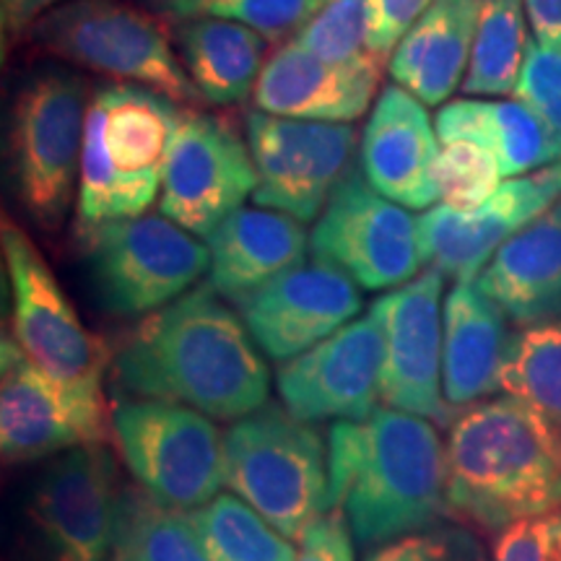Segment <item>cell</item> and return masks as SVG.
Segmentation results:
<instances>
[{
  "mask_svg": "<svg viewBox=\"0 0 561 561\" xmlns=\"http://www.w3.org/2000/svg\"><path fill=\"white\" fill-rule=\"evenodd\" d=\"M164 3H170V9H174V5H180V3H191V0H164Z\"/></svg>",
  "mask_w": 561,
  "mask_h": 561,
  "instance_id": "cell-42",
  "label": "cell"
},
{
  "mask_svg": "<svg viewBox=\"0 0 561 561\" xmlns=\"http://www.w3.org/2000/svg\"><path fill=\"white\" fill-rule=\"evenodd\" d=\"M356 130L351 123H318L250 112L248 146L257 170L252 201L261 208L312 221L346 172Z\"/></svg>",
  "mask_w": 561,
  "mask_h": 561,
  "instance_id": "cell-13",
  "label": "cell"
},
{
  "mask_svg": "<svg viewBox=\"0 0 561 561\" xmlns=\"http://www.w3.org/2000/svg\"><path fill=\"white\" fill-rule=\"evenodd\" d=\"M210 250L208 286L240 301L294 265L305 263L307 234L301 221L273 208H240L206 237Z\"/></svg>",
  "mask_w": 561,
  "mask_h": 561,
  "instance_id": "cell-24",
  "label": "cell"
},
{
  "mask_svg": "<svg viewBox=\"0 0 561 561\" xmlns=\"http://www.w3.org/2000/svg\"><path fill=\"white\" fill-rule=\"evenodd\" d=\"M481 0H434L390 58V79L426 107L462 87L471 62Z\"/></svg>",
  "mask_w": 561,
  "mask_h": 561,
  "instance_id": "cell-25",
  "label": "cell"
},
{
  "mask_svg": "<svg viewBox=\"0 0 561 561\" xmlns=\"http://www.w3.org/2000/svg\"><path fill=\"white\" fill-rule=\"evenodd\" d=\"M434 0H369V53L390 60L396 47Z\"/></svg>",
  "mask_w": 561,
  "mask_h": 561,
  "instance_id": "cell-38",
  "label": "cell"
},
{
  "mask_svg": "<svg viewBox=\"0 0 561 561\" xmlns=\"http://www.w3.org/2000/svg\"><path fill=\"white\" fill-rule=\"evenodd\" d=\"M242 320L268 359L289 362L356 320L359 284L333 263H299L240 301Z\"/></svg>",
  "mask_w": 561,
  "mask_h": 561,
  "instance_id": "cell-18",
  "label": "cell"
},
{
  "mask_svg": "<svg viewBox=\"0 0 561 561\" xmlns=\"http://www.w3.org/2000/svg\"><path fill=\"white\" fill-rule=\"evenodd\" d=\"M210 561H294L297 549L237 494H216L193 510Z\"/></svg>",
  "mask_w": 561,
  "mask_h": 561,
  "instance_id": "cell-30",
  "label": "cell"
},
{
  "mask_svg": "<svg viewBox=\"0 0 561 561\" xmlns=\"http://www.w3.org/2000/svg\"><path fill=\"white\" fill-rule=\"evenodd\" d=\"M515 96L528 104L561 136V37L528 42Z\"/></svg>",
  "mask_w": 561,
  "mask_h": 561,
  "instance_id": "cell-36",
  "label": "cell"
},
{
  "mask_svg": "<svg viewBox=\"0 0 561 561\" xmlns=\"http://www.w3.org/2000/svg\"><path fill=\"white\" fill-rule=\"evenodd\" d=\"M110 561H210L193 512L167 507L144 489H125Z\"/></svg>",
  "mask_w": 561,
  "mask_h": 561,
  "instance_id": "cell-28",
  "label": "cell"
},
{
  "mask_svg": "<svg viewBox=\"0 0 561 561\" xmlns=\"http://www.w3.org/2000/svg\"><path fill=\"white\" fill-rule=\"evenodd\" d=\"M13 297V341L55 380L102 385L115 359L107 343L83 325L50 265L16 224L0 229Z\"/></svg>",
  "mask_w": 561,
  "mask_h": 561,
  "instance_id": "cell-11",
  "label": "cell"
},
{
  "mask_svg": "<svg viewBox=\"0 0 561 561\" xmlns=\"http://www.w3.org/2000/svg\"><path fill=\"white\" fill-rule=\"evenodd\" d=\"M533 39L553 42L561 37V0H525Z\"/></svg>",
  "mask_w": 561,
  "mask_h": 561,
  "instance_id": "cell-41",
  "label": "cell"
},
{
  "mask_svg": "<svg viewBox=\"0 0 561 561\" xmlns=\"http://www.w3.org/2000/svg\"><path fill=\"white\" fill-rule=\"evenodd\" d=\"M310 248L369 291L398 289L426 263L416 216L377 193L364 172L339 182L314 224Z\"/></svg>",
  "mask_w": 561,
  "mask_h": 561,
  "instance_id": "cell-10",
  "label": "cell"
},
{
  "mask_svg": "<svg viewBox=\"0 0 561 561\" xmlns=\"http://www.w3.org/2000/svg\"><path fill=\"white\" fill-rule=\"evenodd\" d=\"M445 273L430 268L385 294L371 312L385 331L382 401L390 409L445 424L450 409L442 392V312Z\"/></svg>",
  "mask_w": 561,
  "mask_h": 561,
  "instance_id": "cell-17",
  "label": "cell"
},
{
  "mask_svg": "<svg viewBox=\"0 0 561 561\" xmlns=\"http://www.w3.org/2000/svg\"><path fill=\"white\" fill-rule=\"evenodd\" d=\"M42 50L110 79L144 83L172 102H203L161 26L115 0H68L34 24Z\"/></svg>",
  "mask_w": 561,
  "mask_h": 561,
  "instance_id": "cell-7",
  "label": "cell"
},
{
  "mask_svg": "<svg viewBox=\"0 0 561 561\" xmlns=\"http://www.w3.org/2000/svg\"><path fill=\"white\" fill-rule=\"evenodd\" d=\"M557 201H561V161L523 178H510L473 210L434 206L419 216L426 263L455 280L476 278L510 237Z\"/></svg>",
  "mask_w": 561,
  "mask_h": 561,
  "instance_id": "cell-19",
  "label": "cell"
},
{
  "mask_svg": "<svg viewBox=\"0 0 561 561\" xmlns=\"http://www.w3.org/2000/svg\"><path fill=\"white\" fill-rule=\"evenodd\" d=\"M291 42L331 62L369 58V0H325Z\"/></svg>",
  "mask_w": 561,
  "mask_h": 561,
  "instance_id": "cell-34",
  "label": "cell"
},
{
  "mask_svg": "<svg viewBox=\"0 0 561 561\" xmlns=\"http://www.w3.org/2000/svg\"><path fill=\"white\" fill-rule=\"evenodd\" d=\"M257 170L250 146L219 117L182 112L161 172V216L208 237L255 195Z\"/></svg>",
  "mask_w": 561,
  "mask_h": 561,
  "instance_id": "cell-14",
  "label": "cell"
},
{
  "mask_svg": "<svg viewBox=\"0 0 561 561\" xmlns=\"http://www.w3.org/2000/svg\"><path fill=\"white\" fill-rule=\"evenodd\" d=\"M507 314L476 278L455 280L445 301L442 392L458 409L502 390V367L512 346Z\"/></svg>",
  "mask_w": 561,
  "mask_h": 561,
  "instance_id": "cell-22",
  "label": "cell"
},
{
  "mask_svg": "<svg viewBox=\"0 0 561 561\" xmlns=\"http://www.w3.org/2000/svg\"><path fill=\"white\" fill-rule=\"evenodd\" d=\"M81 244L96 299L123 318L164 310L210 271L208 244L167 216L83 224Z\"/></svg>",
  "mask_w": 561,
  "mask_h": 561,
  "instance_id": "cell-6",
  "label": "cell"
},
{
  "mask_svg": "<svg viewBox=\"0 0 561 561\" xmlns=\"http://www.w3.org/2000/svg\"><path fill=\"white\" fill-rule=\"evenodd\" d=\"M447 510L486 533L561 510V432L515 396L466 405L447 439Z\"/></svg>",
  "mask_w": 561,
  "mask_h": 561,
  "instance_id": "cell-3",
  "label": "cell"
},
{
  "mask_svg": "<svg viewBox=\"0 0 561 561\" xmlns=\"http://www.w3.org/2000/svg\"><path fill=\"white\" fill-rule=\"evenodd\" d=\"M367 561H489V557L468 530L458 525H434L377 546Z\"/></svg>",
  "mask_w": 561,
  "mask_h": 561,
  "instance_id": "cell-35",
  "label": "cell"
},
{
  "mask_svg": "<svg viewBox=\"0 0 561 561\" xmlns=\"http://www.w3.org/2000/svg\"><path fill=\"white\" fill-rule=\"evenodd\" d=\"M525 24V0H481L471 62L462 79L466 94H515L530 42Z\"/></svg>",
  "mask_w": 561,
  "mask_h": 561,
  "instance_id": "cell-29",
  "label": "cell"
},
{
  "mask_svg": "<svg viewBox=\"0 0 561 561\" xmlns=\"http://www.w3.org/2000/svg\"><path fill=\"white\" fill-rule=\"evenodd\" d=\"M107 442L102 385H68L39 369L9 335L0 343V447L9 462Z\"/></svg>",
  "mask_w": 561,
  "mask_h": 561,
  "instance_id": "cell-12",
  "label": "cell"
},
{
  "mask_svg": "<svg viewBox=\"0 0 561 561\" xmlns=\"http://www.w3.org/2000/svg\"><path fill=\"white\" fill-rule=\"evenodd\" d=\"M491 561H561V510L504 528Z\"/></svg>",
  "mask_w": 561,
  "mask_h": 561,
  "instance_id": "cell-37",
  "label": "cell"
},
{
  "mask_svg": "<svg viewBox=\"0 0 561 561\" xmlns=\"http://www.w3.org/2000/svg\"><path fill=\"white\" fill-rule=\"evenodd\" d=\"M62 3L68 0H0V26H3L5 47L16 42L21 34L32 32L47 11L58 9Z\"/></svg>",
  "mask_w": 561,
  "mask_h": 561,
  "instance_id": "cell-40",
  "label": "cell"
},
{
  "mask_svg": "<svg viewBox=\"0 0 561 561\" xmlns=\"http://www.w3.org/2000/svg\"><path fill=\"white\" fill-rule=\"evenodd\" d=\"M437 157L439 136L426 104L398 83L385 87L362 138V172L369 185L405 208H432L439 201Z\"/></svg>",
  "mask_w": 561,
  "mask_h": 561,
  "instance_id": "cell-21",
  "label": "cell"
},
{
  "mask_svg": "<svg viewBox=\"0 0 561 561\" xmlns=\"http://www.w3.org/2000/svg\"><path fill=\"white\" fill-rule=\"evenodd\" d=\"M502 390L533 405L561 432V320L523 328L512 339Z\"/></svg>",
  "mask_w": 561,
  "mask_h": 561,
  "instance_id": "cell-31",
  "label": "cell"
},
{
  "mask_svg": "<svg viewBox=\"0 0 561 561\" xmlns=\"http://www.w3.org/2000/svg\"><path fill=\"white\" fill-rule=\"evenodd\" d=\"M182 112L149 89H102L87 110L79 174L81 224L133 219L161 193Z\"/></svg>",
  "mask_w": 561,
  "mask_h": 561,
  "instance_id": "cell-4",
  "label": "cell"
},
{
  "mask_svg": "<svg viewBox=\"0 0 561 561\" xmlns=\"http://www.w3.org/2000/svg\"><path fill=\"white\" fill-rule=\"evenodd\" d=\"M121 496L107 447L60 453L39 476L30 502L39 561H110Z\"/></svg>",
  "mask_w": 561,
  "mask_h": 561,
  "instance_id": "cell-15",
  "label": "cell"
},
{
  "mask_svg": "<svg viewBox=\"0 0 561 561\" xmlns=\"http://www.w3.org/2000/svg\"><path fill=\"white\" fill-rule=\"evenodd\" d=\"M385 331L377 314L351 320L278 369L284 409L301 421H364L382 398Z\"/></svg>",
  "mask_w": 561,
  "mask_h": 561,
  "instance_id": "cell-16",
  "label": "cell"
},
{
  "mask_svg": "<svg viewBox=\"0 0 561 561\" xmlns=\"http://www.w3.org/2000/svg\"><path fill=\"white\" fill-rule=\"evenodd\" d=\"M112 371L130 396L191 405L210 419L255 413L271 388L261 346L210 286L153 312L117 348Z\"/></svg>",
  "mask_w": 561,
  "mask_h": 561,
  "instance_id": "cell-1",
  "label": "cell"
},
{
  "mask_svg": "<svg viewBox=\"0 0 561 561\" xmlns=\"http://www.w3.org/2000/svg\"><path fill=\"white\" fill-rule=\"evenodd\" d=\"M362 546L434 528L447 512V450L430 419L377 409L328 432V510Z\"/></svg>",
  "mask_w": 561,
  "mask_h": 561,
  "instance_id": "cell-2",
  "label": "cell"
},
{
  "mask_svg": "<svg viewBox=\"0 0 561 561\" xmlns=\"http://www.w3.org/2000/svg\"><path fill=\"white\" fill-rule=\"evenodd\" d=\"M437 136L473 140L494 153L504 178H523L561 161V136L525 102L455 100L439 110Z\"/></svg>",
  "mask_w": 561,
  "mask_h": 561,
  "instance_id": "cell-26",
  "label": "cell"
},
{
  "mask_svg": "<svg viewBox=\"0 0 561 561\" xmlns=\"http://www.w3.org/2000/svg\"><path fill=\"white\" fill-rule=\"evenodd\" d=\"M180 60L203 102L234 104L255 91L265 37L231 19L195 16L180 30Z\"/></svg>",
  "mask_w": 561,
  "mask_h": 561,
  "instance_id": "cell-27",
  "label": "cell"
},
{
  "mask_svg": "<svg viewBox=\"0 0 561 561\" xmlns=\"http://www.w3.org/2000/svg\"><path fill=\"white\" fill-rule=\"evenodd\" d=\"M476 280L517 325L561 320V201L510 237Z\"/></svg>",
  "mask_w": 561,
  "mask_h": 561,
  "instance_id": "cell-23",
  "label": "cell"
},
{
  "mask_svg": "<svg viewBox=\"0 0 561 561\" xmlns=\"http://www.w3.org/2000/svg\"><path fill=\"white\" fill-rule=\"evenodd\" d=\"M382 60L331 62L286 42L265 62L252 91L255 107L268 115L318 123H354L369 110L380 87Z\"/></svg>",
  "mask_w": 561,
  "mask_h": 561,
  "instance_id": "cell-20",
  "label": "cell"
},
{
  "mask_svg": "<svg viewBox=\"0 0 561 561\" xmlns=\"http://www.w3.org/2000/svg\"><path fill=\"white\" fill-rule=\"evenodd\" d=\"M502 170L494 153L473 140H445L434 164L442 206L473 210L500 191Z\"/></svg>",
  "mask_w": 561,
  "mask_h": 561,
  "instance_id": "cell-32",
  "label": "cell"
},
{
  "mask_svg": "<svg viewBox=\"0 0 561 561\" xmlns=\"http://www.w3.org/2000/svg\"><path fill=\"white\" fill-rule=\"evenodd\" d=\"M87 87L70 73H45L19 94L11 153L16 193L39 227L58 229L79 187Z\"/></svg>",
  "mask_w": 561,
  "mask_h": 561,
  "instance_id": "cell-9",
  "label": "cell"
},
{
  "mask_svg": "<svg viewBox=\"0 0 561 561\" xmlns=\"http://www.w3.org/2000/svg\"><path fill=\"white\" fill-rule=\"evenodd\" d=\"M133 479L153 500L198 510L227 483L224 437L206 413L170 401H125L112 413Z\"/></svg>",
  "mask_w": 561,
  "mask_h": 561,
  "instance_id": "cell-8",
  "label": "cell"
},
{
  "mask_svg": "<svg viewBox=\"0 0 561 561\" xmlns=\"http://www.w3.org/2000/svg\"><path fill=\"white\" fill-rule=\"evenodd\" d=\"M294 561H354V533L343 510H325L301 536Z\"/></svg>",
  "mask_w": 561,
  "mask_h": 561,
  "instance_id": "cell-39",
  "label": "cell"
},
{
  "mask_svg": "<svg viewBox=\"0 0 561 561\" xmlns=\"http://www.w3.org/2000/svg\"><path fill=\"white\" fill-rule=\"evenodd\" d=\"M325 0H191L170 9V13L182 19L216 16L231 19L250 26L265 39L278 42L297 34L310 24Z\"/></svg>",
  "mask_w": 561,
  "mask_h": 561,
  "instance_id": "cell-33",
  "label": "cell"
},
{
  "mask_svg": "<svg viewBox=\"0 0 561 561\" xmlns=\"http://www.w3.org/2000/svg\"><path fill=\"white\" fill-rule=\"evenodd\" d=\"M227 486L289 541L328 510V453L310 421L265 405L224 437Z\"/></svg>",
  "mask_w": 561,
  "mask_h": 561,
  "instance_id": "cell-5",
  "label": "cell"
}]
</instances>
